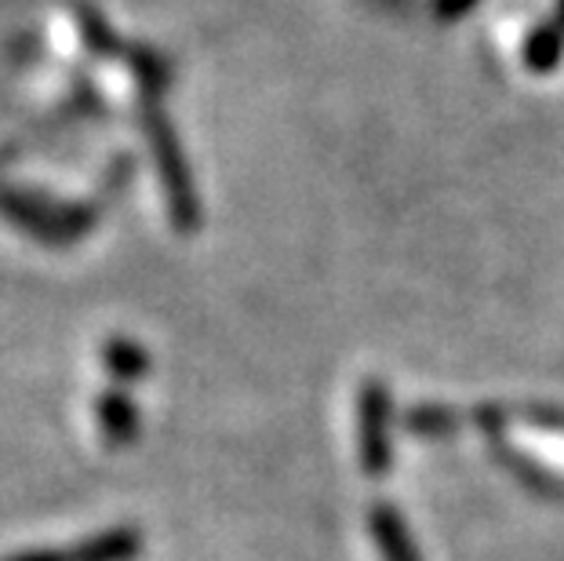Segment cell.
I'll return each instance as SVG.
<instances>
[{
  "label": "cell",
  "instance_id": "obj_10",
  "mask_svg": "<svg viewBox=\"0 0 564 561\" xmlns=\"http://www.w3.org/2000/svg\"><path fill=\"white\" fill-rule=\"evenodd\" d=\"M74 19H77L84 47H88L95 58H121L124 55V44L117 41L110 22H106L91 4H74Z\"/></svg>",
  "mask_w": 564,
  "mask_h": 561
},
{
  "label": "cell",
  "instance_id": "obj_16",
  "mask_svg": "<svg viewBox=\"0 0 564 561\" xmlns=\"http://www.w3.org/2000/svg\"><path fill=\"white\" fill-rule=\"evenodd\" d=\"M554 26L564 33V0H557V11H554Z\"/></svg>",
  "mask_w": 564,
  "mask_h": 561
},
{
  "label": "cell",
  "instance_id": "obj_5",
  "mask_svg": "<svg viewBox=\"0 0 564 561\" xmlns=\"http://www.w3.org/2000/svg\"><path fill=\"white\" fill-rule=\"evenodd\" d=\"M368 525H371V536H376L382 561H423L415 551V540L408 532L404 515L393 504H376L368 510Z\"/></svg>",
  "mask_w": 564,
  "mask_h": 561
},
{
  "label": "cell",
  "instance_id": "obj_3",
  "mask_svg": "<svg viewBox=\"0 0 564 561\" xmlns=\"http://www.w3.org/2000/svg\"><path fill=\"white\" fill-rule=\"evenodd\" d=\"M393 398L382 379H365L357 390V463L368 477H387L393 463L390 445Z\"/></svg>",
  "mask_w": 564,
  "mask_h": 561
},
{
  "label": "cell",
  "instance_id": "obj_11",
  "mask_svg": "<svg viewBox=\"0 0 564 561\" xmlns=\"http://www.w3.org/2000/svg\"><path fill=\"white\" fill-rule=\"evenodd\" d=\"M564 58V33L554 26V22H543V26H535L528 33L524 41V66L532 69V74H550V69H557Z\"/></svg>",
  "mask_w": 564,
  "mask_h": 561
},
{
  "label": "cell",
  "instance_id": "obj_1",
  "mask_svg": "<svg viewBox=\"0 0 564 561\" xmlns=\"http://www.w3.org/2000/svg\"><path fill=\"white\" fill-rule=\"evenodd\" d=\"M139 121L147 131L153 164H158L164 201H167V216L178 234H197L200 230V194L194 183V172L186 164V153L178 147V136L164 110V95H139Z\"/></svg>",
  "mask_w": 564,
  "mask_h": 561
},
{
  "label": "cell",
  "instance_id": "obj_15",
  "mask_svg": "<svg viewBox=\"0 0 564 561\" xmlns=\"http://www.w3.org/2000/svg\"><path fill=\"white\" fill-rule=\"evenodd\" d=\"M19 153H22V142H19V139H11V142H4V147H0V172H4V169H8V164H11V161H15V158H19Z\"/></svg>",
  "mask_w": 564,
  "mask_h": 561
},
{
  "label": "cell",
  "instance_id": "obj_6",
  "mask_svg": "<svg viewBox=\"0 0 564 561\" xmlns=\"http://www.w3.org/2000/svg\"><path fill=\"white\" fill-rule=\"evenodd\" d=\"M69 561H135L142 554V532L117 525V529L95 532L88 540L69 547Z\"/></svg>",
  "mask_w": 564,
  "mask_h": 561
},
{
  "label": "cell",
  "instance_id": "obj_2",
  "mask_svg": "<svg viewBox=\"0 0 564 561\" xmlns=\"http://www.w3.org/2000/svg\"><path fill=\"white\" fill-rule=\"evenodd\" d=\"M0 216H4L19 234L33 237L47 248H69L84 241L95 223H99V205L95 201H52L37 190L0 186Z\"/></svg>",
  "mask_w": 564,
  "mask_h": 561
},
{
  "label": "cell",
  "instance_id": "obj_14",
  "mask_svg": "<svg viewBox=\"0 0 564 561\" xmlns=\"http://www.w3.org/2000/svg\"><path fill=\"white\" fill-rule=\"evenodd\" d=\"M4 561H69V554H63V551H22V554H11Z\"/></svg>",
  "mask_w": 564,
  "mask_h": 561
},
{
  "label": "cell",
  "instance_id": "obj_4",
  "mask_svg": "<svg viewBox=\"0 0 564 561\" xmlns=\"http://www.w3.org/2000/svg\"><path fill=\"white\" fill-rule=\"evenodd\" d=\"M95 420H99L102 441L110 449H128L139 441V431H142L139 404L131 401L121 387H110L95 398Z\"/></svg>",
  "mask_w": 564,
  "mask_h": 561
},
{
  "label": "cell",
  "instance_id": "obj_8",
  "mask_svg": "<svg viewBox=\"0 0 564 561\" xmlns=\"http://www.w3.org/2000/svg\"><path fill=\"white\" fill-rule=\"evenodd\" d=\"M401 423H404V431L419 441H448L459 434L463 416L448 409V404H412V409L401 416Z\"/></svg>",
  "mask_w": 564,
  "mask_h": 561
},
{
  "label": "cell",
  "instance_id": "obj_13",
  "mask_svg": "<svg viewBox=\"0 0 564 561\" xmlns=\"http://www.w3.org/2000/svg\"><path fill=\"white\" fill-rule=\"evenodd\" d=\"M477 0H437V15L441 19H463Z\"/></svg>",
  "mask_w": 564,
  "mask_h": 561
},
{
  "label": "cell",
  "instance_id": "obj_12",
  "mask_svg": "<svg viewBox=\"0 0 564 561\" xmlns=\"http://www.w3.org/2000/svg\"><path fill=\"white\" fill-rule=\"evenodd\" d=\"M470 420L477 423V431H481V434H488L491 441H499L502 434H507L513 416H510L507 404H477Z\"/></svg>",
  "mask_w": 564,
  "mask_h": 561
},
{
  "label": "cell",
  "instance_id": "obj_9",
  "mask_svg": "<svg viewBox=\"0 0 564 561\" xmlns=\"http://www.w3.org/2000/svg\"><path fill=\"white\" fill-rule=\"evenodd\" d=\"M124 63L135 77L139 95H164L167 91V80H172V69H167V58L161 52H153L150 44H135V47H124Z\"/></svg>",
  "mask_w": 564,
  "mask_h": 561
},
{
  "label": "cell",
  "instance_id": "obj_7",
  "mask_svg": "<svg viewBox=\"0 0 564 561\" xmlns=\"http://www.w3.org/2000/svg\"><path fill=\"white\" fill-rule=\"evenodd\" d=\"M99 357H102L106 373H110L117 384H142V379L150 376V365H153L147 346L128 339V336H110L102 343Z\"/></svg>",
  "mask_w": 564,
  "mask_h": 561
}]
</instances>
